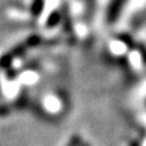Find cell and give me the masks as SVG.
Returning a JSON list of instances; mask_svg holds the SVG:
<instances>
[{
    "mask_svg": "<svg viewBox=\"0 0 146 146\" xmlns=\"http://www.w3.org/2000/svg\"><path fill=\"white\" fill-rule=\"evenodd\" d=\"M39 42H40V36H38V35L29 36V38L27 39L26 42H23V43H21V44L16 45V46L13 48L11 51H9L7 54L4 55V56L0 58V65H1L3 67H7V66L12 62L13 58L17 57L18 55L23 54L28 48H32V46H34V45H36Z\"/></svg>",
    "mask_w": 146,
    "mask_h": 146,
    "instance_id": "6da1fadb",
    "label": "cell"
},
{
    "mask_svg": "<svg viewBox=\"0 0 146 146\" xmlns=\"http://www.w3.org/2000/svg\"><path fill=\"white\" fill-rule=\"evenodd\" d=\"M125 0H112L108 6V12H107V20L108 22L116 21V18L119 16L122 11V7L124 5Z\"/></svg>",
    "mask_w": 146,
    "mask_h": 146,
    "instance_id": "7a4b0ae2",
    "label": "cell"
},
{
    "mask_svg": "<svg viewBox=\"0 0 146 146\" xmlns=\"http://www.w3.org/2000/svg\"><path fill=\"white\" fill-rule=\"evenodd\" d=\"M60 21H61V12L60 11H54V12L50 13L49 17H48L46 26L50 27V28H52V27L57 26Z\"/></svg>",
    "mask_w": 146,
    "mask_h": 146,
    "instance_id": "3957f363",
    "label": "cell"
},
{
    "mask_svg": "<svg viewBox=\"0 0 146 146\" xmlns=\"http://www.w3.org/2000/svg\"><path fill=\"white\" fill-rule=\"evenodd\" d=\"M44 7V0H34L32 4V15L33 16H39L43 11Z\"/></svg>",
    "mask_w": 146,
    "mask_h": 146,
    "instance_id": "277c9868",
    "label": "cell"
},
{
    "mask_svg": "<svg viewBox=\"0 0 146 146\" xmlns=\"http://www.w3.org/2000/svg\"><path fill=\"white\" fill-rule=\"evenodd\" d=\"M67 146H80V136L79 135L72 136V139H71L70 143H68Z\"/></svg>",
    "mask_w": 146,
    "mask_h": 146,
    "instance_id": "5b68a950",
    "label": "cell"
},
{
    "mask_svg": "<svg viewBox=\"0 0 146 146\" xmlns=\"http://www.w3.org/2000/svg\"><path fill=\"white\" fill-rule=\"evenodd\" d=\"M83 146H90V145H89V144H85V145H83Z\"/></svg>",
    "mask_w": 146,
    "mask_h": 146,
    "instance_id": "8992f818",
    "label": "cell"
}]
</instances>
